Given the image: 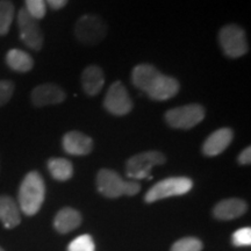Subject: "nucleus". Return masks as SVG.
<instances>
[{
  "mask_svg": "<svg viewBox=\"0 0 251 251\" xmlns=\"http://www.w3.org/2000/svg\"><path fill=\"white\" fill-rule=\"evenodd\" d=\"M46 197V185L42 176L37 171H30L25 176L19 188V208L27 216L39 213Z\"/></svg>",
  "mask_w": 251,
  "mask_h": 251,
  "instance_id": "f257e3e1",
  "label": "nucleus"
},
{
  "mask_svg": "<svg viewBox=\"0 0 251 251\" xmlns=\"http://www.w3.org/2000/svg\"><path fill=\"white\" fill-rule=\"evenodd\" d=\"M219 43L222 51L230 58L242 57L249 50L247 34L238 25H226L219 31Z\"/></svg>",
  "mask_w": 251,
  "mask_h": 251,
  "instance_id": "f03ea898",
  "label": "nucleus"
},
{
  "mask_svg": "<svg viewBox=\"0 0 251 251\" xmlns=\"http://www.w3.org/2000/svg\"><path fill=\"white\" fill-rule=\"evenodd\" d=\"M206 111L203 106L199 103H190V105L180 106L169 109L165 113L164 120L169 127L174 129H192L205 119Z\"/></svg>",
  "mask_w": 251,
  "mask_h": 251,
  "instance_id": "7ed1b4c3",
  "label": "nucleus"
},
{
  "mask_svg": "<svg viewBox=\"0 0 251 251\" xmlns=\"http://www.w3.org/2000/svg\"><path fill=\"white\" fill-rule=\"evenodd\" d=\"M193 187L192 179L187 177H170L156 183L144 196V201L152 203L171 197L184 196Z\"/></svg>",
  "mask_w": 251,
  "mask_h": 251,
  "instance_id": "20e7f679",
  "label": "nucleus"
},
{
  "mask_svg": "<svg viewBox=\"0 0 251 251\" xmlns=\"http://www.w3.org/2000/svg\"><path fill=\"white\" fill-rule=\"evenodd\" d=\"M166 162V157L161 151H144L131 156L126 162V175L134 180L146 179L150 177L153 166L163 165Z\"/></svg>",
  "mask_w": 251,
  "mask_h": 251,
  "instance_id": "39448f33",
  "label": "nucleus"
},
{
  "mask_svg": "<svg viewBox=\"0 0 251 251\" xmlns=\"http://www.w3.org/2000/svg\"><path fill=\"white\" fill-rule=\"evenodd\" d=\"M78 41L84 45H98L107 35V25L96 14H84L75 26Z\"/></svg>",
  "mask_w": 251,
  "mask_h": 251,
  "instance_id": "423d86ee",
  "label": "nucleus"
},
{
  "mask_svg": "<svg viewBox=\"0 0 251 251\" xmlns=\"http://www.w3.org/2000/svg\"><path fill=\"white\" fill-rule=\"evenodd\" d=\"M103 107L115 117H124L131 112L134 107L129 93L120 80L114 81L106 93Z\"/></svg>",
  "mask_w": 251,
  "mask_h": 251,
  "instance_id": "0eeeda50",
  "label": "nucleus"
},
{
  "mask_svg": "<svg viewBox=\"0 0 251 251\" xmlns=\"http://www.w3.org/2000/svg\"><path fill=\"white\" fill-rule=\"evenodd\" d=\"M18 27L20 39L28 48L39 51L43 47V34L36 19L21 8L18 13Z\"/></svg>",
  "mask_w": 251,
  "mask_h": 251,
  "instance_id": "6e6552de",
  "label": "nucleus"
},
{
  "mask_svg": "<svg viewBox=\"0 0 251 251\" xmlns=\"http://www.w3.org/2000/svg\"><path fill=\"white\" fill-rule=\"evenodd\" d=\"M97 188L103 197L115 199L126 193V181L114 170L101 169L97 175Z\"/></svg>",
  "mask_w": 251,
  "mask_h": 251,
  "instance_id": "1a4fd4ad",
  "label": "nucleus"
},
{
  "mask_svg": "<svg viewBox=\"0 0 251 251\" xmlns=\"http://www.w3.org/2000/svg\"><path fill=\"white\" fill-rule=\"evenodd\" d=\"M31 102L36 107H45L48 105L61 103L67 99L64 90L56 84H42L31 91Z\"/></svg>",
  "mask_w": 251,
  "mask_h": 251,
  "instance_id": "9d476101",
  "label": "nucleus"
},
{
  "mask_svg": "<svg viewBox=\"0 0 251 251\" xmlns=\"http://www.w3.org/2000/svg\"><path fill=\"white\" fill-rule=\"evenodd\" d=\"M93 140L80 131L72 130L63 136V150L72 156H86L93 150Z\"/></svg>",
  "mask_w": 251,
  "mask_h": 251,
  "instance_id": "9b49d317",
  "label": "nucleus"
},
{
  "mask_svg": "<svg viewBox=\"0 0 251 251\" xmlns=\"http://www.w3.org/2000/svg\"><path fill=\"white\" fill-rule=\"evenodd\" d=\"M234 139V130L224 127L215 130L207 137L202 146V153L207 157H214L222 153L228 148Z\"/></svg>",
  "mask_w": 251,
  "mask_h": 251,
  "instance_id": "f8f14e48",
  "label": "nucleus"
},
{
  "mask_svg": "<svg viewBox=\"0 0 251 251\" xmlns=\"http://www.w3.org/2000/svg\"><path fill=\"white\" fill-rule=\"evenodd\" d=\"M180 90V84L176 78L161 74L153 83L151 89L148 91L147 96L150 99L157 100V101H165V100L172 99Z\"/></svg>",
  "mask_w": 251,
  "mask_h": 251,
  "instance_id": "ddd939ff",
  "label": "nucleus"
},
{
  "mask_svg": "<svg viewBox=\"0 0 251 251\" xmlns=\"http://www.w3.org/2000/svg\"><path fill=\"white\" fill-rule=\"evenodd\" d=\"M161 74L162 72L158 71V69L152 64L148 63L137 64L131 71V83L136 89L147 94Z\"/></svg>",
  "mask_w": 251,
  "mask_h": 251,
  "instance_id": "4468645a",
  "label": "nucleus"
},
{
  "mask_svg": "<svg viewBox=\"0 0 251 251\" xmlns=\"http://www.w3.org/2000/svg\"><path fill=\"white\" fill-rule=\"evenodd\" d=\"M247 209L248 205L244 200L238 199V198H231V199L221 200L216 203L213 209V214L218 220L229 221V220L242 216L247 212Z\"/></svg>",
  "mask_w": 251,
  "mask_h": 251,
  "instance_id": "2eb2a0df",
  "label": "nucleus"
},
{
  "mask_svg": "<svg viewBox=\"0 0 251 251\" xmlns=\"http://www.w3.org/2000/svg\"><path fill=\"white\" fill-rule=\"evenodd\" d=\"M81 86L87 96H97L105 84V75L98 65H90L83 71L80 77Z\"/></svg>",
  "mask_w": 251,
  "mask_h": 251,
  "instance_id": "dca6fc26",
  "label": "nucleus"
},
{
  "mask_svg": "<svg viewBox=\"0 0 251 251\" xmlns=\"http://www.w3.org/2000/svg\"><path fill=\"white\" fill-rule=\"evenodd\" d=\"M0 221L7 229H13L20 225V208L13 198L0 196Z\"/></svg>",
  "mask_w": 251,
  "mask_h": 251,
  "instance_id": "f3484780",
  "label": "nucleus"
},
{
  "mask_svg": "<svg viewBox=\"0 0 251 251\" xmlns=\"http://www.w3.org/2000/svg\"><path fill=\"white\" fill-rule=\"evenodd\" d=\"M81 224L80 213L71 207H65L58 211L54 220V227L58 233L68 234L79 227Z\"/></svg>",
  "mask_w": 251,
  "mask_h": 251,
  "instance_id": "a211bd4d",
  "label": "nucleus"
},
{
  "mask_svg": "<svg viewBox=\"0 0 251 251\" xmlns=\"http://www.w3.org/2000/svg\"><path fill=\"white\" fill-rule=\"evenodd\" d=\"M6 64L13 71L28 72L34 67V59L24 50L11 49L6 55Z\"/></svg>",
  "mask_w": 251,
  "mask_h": 251,
  "instance_id": "6ab92c4d",
  "label": "nucleus"
},
{
  "mask_svg": "<svg viewBox=\"0 0 251 251\" xmlns=\"http://www.w3.org/2000/svg\"><path fill=\"white\" fill-rule=\"evenodd\" d=\"M48 170L52 178L58 181H67L74 175L72 163L61 157H52L48 161Z\"/></svg>",
  "mask_w": 251,
  "mask_h": 251,
  "instance_id": "aec40b11",
  "label": "nucleus"
},
{
  "mask_svg": "<svg viewBox=\"0 0 251 251\" xmlns=\"http://www.w3.org/2000/svg\"><path fill=\"white\" fill-rule=\"evenodd\" d=\"M14 18V5L9 0H0V36L8 33Z\"/></svg>",
  "mask_w": 251,
  "mask_h": 251,
  "instance_id": "412c9836",
  "label": "nucleus"
},
{
  "mask_svg": "<svg viewBox=\"0 0 251 251\" xmlns=\"http://www.w3.org/2000/svg\"><path fill=\"white\" fill-rule=\"evenodd\" d=\"M202 242L197 237H184L172 244L171 251H201Z\"/></svg>",
  "mask_w": 251,
  "mask_h": 251,
  "instance_id": "4be33fe9",
  "label": "nucleus"
},
{
  "mask_svg": "<svg viewBox=\"0 0 251 251\" xmlns=\"http://www.w3.org/2000/svg\"><path fill=\"white\" fill-rule=\"evenodd\" d=\"M68 251H96V244L92 236L85 234L75 238L68 246Z\"/></svg>",
  "mask_w": 251,
  "mask_h": 251,
  "instance_id": "5701e85b",
  "label": "nucleus"
},
{
  "mask_svg": "<svg viewBox=\"0 0 251 251\" xmlns=\"http://www.w3.org/2000/svg\"><path fill=\"white\" fill-rule=\"evenodd\" d=\"M26 11L37 21L46 17L47 4L46 0H25Z\"/></svg>",
  "mask_w": 251,
  "mask_h": 251,
  "instance_id": "b1692460",
  "label": "nucleus"
},
{
  "mask_svg": "<svg viewBox=\"0 0 251 251\" xmlns=\"http://www.w3.org/2000/svg\"><path fill=\"white\" fill-rule=\"evenodd\" d=\"M233 243L236 247H247L251 244V229L250 227L241 228L233 234Z\"/></svg>",
  "mask_w": 251,
  "mask_h": 251,
  "instance_id": "393cba45",
  "label": "nucleus"
},
{
  "mask_svg": "<svg viewBox=\"0 0 251 251\" xmlns=\"http://www.w3.org/2000/svg\"><path fill=\"white\" fill-rule=\"evenodd\" d=\"M14 93L13 81L4 79L0 80V107L7 103L11 100Z\"/></svg>",
  "mask_w": 251,
  "mask_h": 251,
  "instance_id": "a878e982",
  "label": "nucleus"
},
{
  "mask_svg": "<svg viewBox=\"0 0 251 251\" xmlns=\"http://www.w3.org/2000/svg\"><path fill=\"white\" fill-rule=\"evenodd\" d=\"M141 191V185L137 181L131 180V181H126V193L125 196L133 197L135 194H137Z\"/></svg>",
  "mask_w": 251,
  "mask_h": 251,
  "instance_id": "bb28decb",
  "label": "nucleus"
},
{
  "mask_svg": "<svg viewBox=\"0 0 251 251\" xmlns=\"http://www.w3.org/2000/svg\"><path fill=\"white\" fill-rule=\"evenodd\" d=\"M251 162V148L247 147L246 149L242 150V152L238 156V163L241 165H249Z\"/></svg>",
  "mask_w": 251,
  "mask_h": 251,
  "instance_id": "cd10ccee",
  "label": "nucleus"
},
{
  "mask_svg": "<svg viewBox=\"0 0 251 251\" xmlns=\"http://www.w3.org/2000/svg\"><path fill=\"white\" fill-rule=\"evenodd\" d=\"M46 4H48L52 9H61L65 7L68 0H46Z\"/></svg>",
  "mask_w": 251,
  "mask_h": 251,
  "instance_id": "c85d7f7f",
  "label": "nucleus"
},
{
  "mask_svg": "<svg viewBox=\"0 0 251 251\" xmlns=\"http://www.w3.org/2000/svg\"><path fill=\"white\" fill-rule=\"evenodd\" d=\"M0 251H5V250H4V249H2V248H1V247H0Z\"/></svg>",
  "mask_w": 251,
  "mask_h": 251,
  "instance_id": "c756f323",
  "label": "nucleus"
}]
</instances>
